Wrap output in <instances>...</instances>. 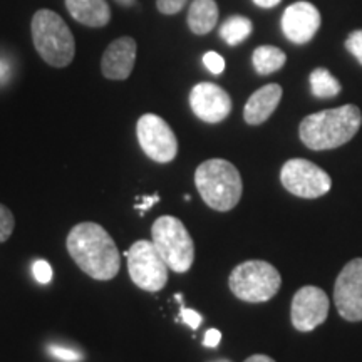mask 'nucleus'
Listing matches in <instances>:
<instances>
[{"instance_id":"0eeeda50","label":"nucleus","mask_w":362,"mask_h":362,"mask_svg":"<svg viewBox=\"0 0 362 362\" xmlns=\"http://www.w3.org/2000/svg\"><path fill=\"white\" fill-rule=\"evenodd\" d=\"M128 272L136 287L146 292H160L168 282L170 267L161 259L155 243L148 240L134 242L128 252Z\"/></svg>"},{"instance_id":"1a4fd4ad","label":"nucleus","mask_w":362,"mask_h":362,"mask_svg":"<svg viewBox=\"0 0 362 362\" xmlns=\"http://www.w3.org/2000/svg\"><path fill=\"white\" fill-rule=\"evenodd\" d=\"M139 146L149 160L161 163L173 161L178 155V139L165 119L156 115H143L136 124Z\"/></svg>"},{"instance_id":"2eb2a0df","label":"nucleus","mask_w":362,"mask_h":362,"mask_svg":"<svg viewBox=\"0 0 362 362\" xmlns=\"http://www.w3.org/2000/svg\"><path fill=\"white\" fill-rule=\"evenodd\" d=\"M284 90L279 84H267L264 88L257 89L255 93L248 98L243 110V119L247 124L259 126L265 123L269 117L274 115L282 99Z\"/></svg>"},{"instance_id":"412c9836","label":"nucleus","mask_w":362,"mask_h":362,"mask_svg":"<svg viewBox=\"0 0 362 362\" xmlns=\"http://www.w3.org/2000/svg\"><path fill=\"white\" fill-rule=\"evenodd\" d=\"M13 228H16V218L13 214L6 205L0 203V243L7 242L12 237Z\"/></svg>"},{"instance_id":"c756f323","label":"nucleus","mask_w":362,"mask_h":362,"mask_svg":"<svg viewBox=\"0 0 362 362\" xmlns=\"http://www.w3.org/2000/svg\"><path fill=\"white\" fill-rule=\"evenodd\" d=\"M8 74H11V66H8V62L0 56V84L6 83L8 79Z\"/></svg>"},{"instance_id":"f3484780","label":"nucleus","mask_w":362,"mask_h":362,"mask_svg":"<svg viewBox=\"0 0 362 362\" xmlns=\"http://www.w3.org/2000/svg\"><path fill=\"white\" fill-rule=\"evenodd\" d=\"M187 21L193 34L205 35L211 33L218 22V6L215 0H193Z\"/></svg>"},{"instance_id":"4be33fe9","label":"nucleus","mask_w":362,"mask_h":362,"mask_svg":"<svg viewBox=\"0 0 362 362\" xmlns=\"http://www.w3.org/2000/svg\"><path fill=\"white\" fill-rule=\"evenodd\" d=\"M47 351L52 357H56V359L62 361V362H79L81 359H83L81 352L69 349V347L59 346V344H51V346L47 347Z\"/></svg>"},{"instance_id":"a211bd4d","label":"nucleus","mask_w":362,"mask_h":362,"mask_svg":"<svg viewBox=\"0 0 362 362\" xmlns=\"http://www.w3.org/2000/svg\"><path fill=\"white\" fill-rule=\"evenodd\" d=\"M287 61L282 49L274 45H260L252 54V64L260 76H269L280 71Z\"/></svg>"},{"instance_id":"c85d7f7f","label":"nucleus","mask_w":362,"mask_h":362,"mask_svg":"<svg viewBox=\"0 0 362 362\" xmlns=\"http://www.w3.org/2000/svg\"><path fill=\"white\" fill-rule=\"evenodd\" d=\"M160 202V194H151V197H143L141 202L138 203V205H134L136 210H139V214H146V211L151 208L155 203Z\"/></svg>"},{"instance_id":"f257e3e1","label":"nucleus","mask_w":362,"mask_h":362,"mask_svg":"<svg viewBox=\"0 0 362 362\" xmlns=\"http://www.w3.org/2000/svg\"><path fill=\"white\" fill-rule=\"evenodd\" d=\"M66 247L76 265L94 280L115 279L121 269L116 242L101 225L93 221L72 226Z\"/></svg>"},{"instance_id":"5701e85b","label":"nucleus","mask_w":362,"mask_h":362,"mask_svg":"<svg viewBox=\"0 0 362 362\" xmlns=\"http://www.w3.org/2000/svg\"><path fill=\"white\" fill-rule=\"evenodd\" d=\"M346 49L357 59V62L362 66V29L354 30V33H351L349 35H347Z\"/></svg>"},{"instance_id":"f8f14e48","label":"nucleus","mask_w":362,"mask_h":362,"mask_svg":"<svg viewBox=\"0 0 362 362\" xmlns=\"http://www.w3.org/2000/svg\"><path fill=\"white\" fill-rule=\"evenodd\" d=\"M189 106L198 119L216 124L228 117L232 111V98L218 84L200 83L193 86L189 93Z\"/></svg>"},{"instance_id":"9b49d317","label":"nucleus","mask_w":362,"mask_h":362,"mask_svg":"<svg viewBox=\"0 0 362 362\" xmlns=\"http://www.w3.org/2000/svg\"><path fill=\"white\" fill-rule=\"evenodd\" d=\"M329 297L322 288L305 285V287L298 288L292 298V325L300 332H310L325 322L329 315Z\"/></svg>"},{"instance_id":"cd10ccee","label":"nucleus","mask_w":362,"mask_h":362,"mask_svg":"<svg viewBox=\"0 0 362 362\" xmlns=\"http://www.w3.org/2000/svg\"><path fill=\"white\" fill-rule=\"evenodd\" d=\"M220 342H221V332H220V330H216V329L206 330L205 339H203V346L214 349V347H218Z\"/></svg>"},{"instance_id":"aec40b11","label":"nucleus","mask_w":362,"mask_h":362,"mask_svg":"<svg viewBox=\"0 0 362 362\" xmlns=\"http://www.w3.org/2000/svg\"><path fill=\"white\" fill-rule=\"evenodd\" d=\"M252 30L253 24L250 19L243 16H232L220 27V37L228 45H238L250 37Z\"/></svg>"},{"instance_id":"393cba45","label":"nucleus","mask_w":362,"mask_h":362,"mask_svg":"<svg viewBox=\"0 0 362 362\" xmlns=\"http://www.w3.org/2000/svg\"><path fill=\"white\" fill-rule=\"evenodd\" d=\"M33 272H34V279L37 280L39 284H49L52 280V267L49 262L45 260H37L33 265Z\"/></svg>"},{"instance_id":"4468645a","label":"nucleus","mask_w":362,"mask_h":362,"mask_svg":"<svg viewBox=\"0 0 362 362\" xmlns=\"http://www.w3.org/2000/svg\"><path fill=\"white\" fill-rule=\"evenodd\" d=\"M136 40L133 37H119L107 45L103 54V76L112 81L128 79L136 62Z\"/></svg>"},{"instance_id":"7c9ffc66","label":"nucleus","mask_w":362,"mask_h":362,"mask_svg":"<svg viewBox=\"0 0 362 362\" xmlns=\"http://www.w3.org/2000/svg\"><path fill=\"white\" fill-rule=\"evenodd\" d=\"M280 2H282V0H253V4L262 8H272V7L279 6Z\"/></svg>"},{"instance_id":"dca6fc26","label":"nucleus","mask_w":362,"mask_h":362,"mask_svg":"<svg viewBox=\"0 0 362 362\" xmlns=\"http://www.w3.org/2000/svg\"><path fill=\"white\" fill-rule=\"evenodd\" d=\"M72 19L88 27H104L111 19V8L106 0H66Z\"/></svg>"},{"instance_id":"a878e982","label":"nucleus","mask_w":362,"mask_h":362,"mask_svg":"<svg viewBox=\"0 0 362 362\" xmlns=\"http://www.w3.org/2000/svg\"><path fill=\"white\" fill-rule=\"evenodd\" d=\"M188 0H156V7L163 16H175L187 6Z\"/></svg>"},{"instance_id":"423d86ee","label":"nucleus","mask_w":362,"mask_h":362,"mask_svg":"<svg viewBox=\"0 0 362 362\" xmlns=\"http://www.w3.org/2000/svg\"><path fill=\"white\" fill-rule=\"evenodd\" d=\"M151 242L166 262L170 270L185 274L192 269L194 260V243L187 226L176 216H160L153 223Z\"/></svg>"},{"instance_id":"39448f33","label":"nucleus","mask_w":362,"mask_h":362,"mask_svg":"<svg viewBox=\"0 0 362 362\" xmlns=\"http://www.w3.org/2000/svg\"><path fill=\"white\" fill-rule=\"evenodd\" d=\"M282 285L280 272L264 260H247L230 274L228 287L240 300L260 304L277 296Z\"/></svg>"},{"instance_id":"f03ea898","label":"nucleus","mask_w":362,"mask_h":362,"mask_svg":"<svg viewBox=\"0 0 362 362\" xmlns=\"http://www.w3.org/2000/svg\"><path fill=\"white\" fill-rule=\"evenodd\" d=\"M362 124L361 110L354 104L314 112L298 126L300 141L314 151H325L349 143Z\"/></svg>"},{"instance_id":"ddd939ff","label":"nucleus","mask_w":362,"mask_h":362,"mask_svg":"<svg viewBox=\"0 0 362 362\" xmlns=\"http://www.w3.org/2000/svg\"><path fill=\"white\" fill-rule=\"evenodd\" d=\"M322 24V17L317 7L310 2H296L285 8L282 21V33L293 44H307L314 39Z\"/></svg>"},{"instance_id":"bb28decb","label":"nucleus","mask_w":362,"mask_h":362,"mask_svg":"<svg viewBox=\"0 0 362 362\" xmlns=\"http://www.w3.org/2000/svg\"><path fill=\"white\" fill-rule=\"evenodd\" d=\"M181 319H183V322H187L189 327H192L193 330H197L198 327H200L202 325V315L198 314L197 310H193V309H181Z\"/></svg>"},{"instance_id":"20e7f679","label":"nucleus","mask_w":362,"mask_h":362,"mask_svg":"<svg viewBox=\"0 0 362 362\" xmlns=\"http://www.w3.org/2000/svg\"><path fill=\"white\" fill-rule=\"evenodd\" d=\"M33 42L39 56L52 67L69 66L76 54L74 35L66 21L49 8H40L34 13Z\"/></svg>"},{"instance_id":"6ab92c4d","label":"nucleus","mask_w":362,"mask_h":362,"mask_svg":"<svg viewBox=\"0 0 362 362\" xmlns=\"http://www.w3.org/2000/svg\"><path fill=\"white\" fill-rule=\"evenodd\" d=\"M309 83H310L312 94L319 99L336 98L342 89L337 78H334L325 67H317V69L312 71Z\"/></svg>"},{"instance_id":"6e6552de","label":"nucleus","mask_w":362,"mask_h":362,"mask_svg":"<svg viewBox=\"0 0 362 362\" xmlns=\"http://www.w3.org/2000/svg\"><path fill=\"white\" fill-rule=\"evenodd\" d=\"M280 181L288 193L305 200L324 197L332 187V180L320 166L302 158H293L285 163L280 170Z\"/></svg>"},{"instance_id":"473e14b6","label":"nucleus","mask_w":362,"mask_h":362,"mask_svg":"<svg viewBox=\"0 0 362 362\" xmlns=\"http://www.w3.org/2000/svg\"><path fill=\"white\" fill-rule=\"evenodd\" d=\"M116 2L119 4V6L131 7V6H134V4H136V0H116Z\"/></svg>"},{"instance_id":"72a5a7b5","label":"nucleus","mask_w":362,"mask_h":362,"mask_svg":"<svg viewBox=\"0 0 362 362\" xmlns=\"http://www.w3.org/2000/svg\"><path fill=\"white\" fill-rule=\"evenodd\" d=\"M211 362H232V361H228V359H216V361H211Z\"/></svg>"},{"instance_id":"9d476101","label":"nucleus","mask_w":362,"mask_h":362,"mask_svg":"<svg viewBox=\"0 0 362 362\" xmlns=\"http://www.w3.org/2000/svg\"><path fill=\"white\" fill-rule=\"evenodd\" d=\"M334 304L339 315L349 322L362 320V259H352L334 285Z\"/></svg>"},{"instance_id":"7ed1b4c3","label":"nucleus","mask_w":362,"mask_h":362,"mask_svg":"<svg viewBox=\"0 0 362 362\" xmlns=\"http://www.w3.org/2000/svg\"><path fill=\"white\" fill-rule=\"evenodd\" d=\"M198 193L211 210L230 211L238 205L243 193L242 176L230 161L214 158L203 161L194 171Z\"/></svg>"},{"instance_id":"2f4dec72","label":"nucleus","mask_w":362,"mask_h":362,"mask_svg":"<svg viewBox=\"0 0 362 362\" xmlns=\"http://www.w3.org/2000/svg\"><path fill=\"white\" fill-rule=\"evenodd\" d=\"M245 362H275V361L272 359V357L265 356V354H253V356L248 357Z\"/></svg>"},{"instance_id":"b1692460","label":"nucleus","mask_w":362,"mask_h":362,"mask_svg":"<svg viewBox=\"0 0 362 362\" xmlns=\"http://www.w3.org/2000/svg\"><path fill=\"white\" fill-rule=\"evenodd\" d=\"M203 64H205L206 69L215 76H218L225 71V59L221 57L218 52H206L205 56H203Z\"/></svg>"}]
</instances>
